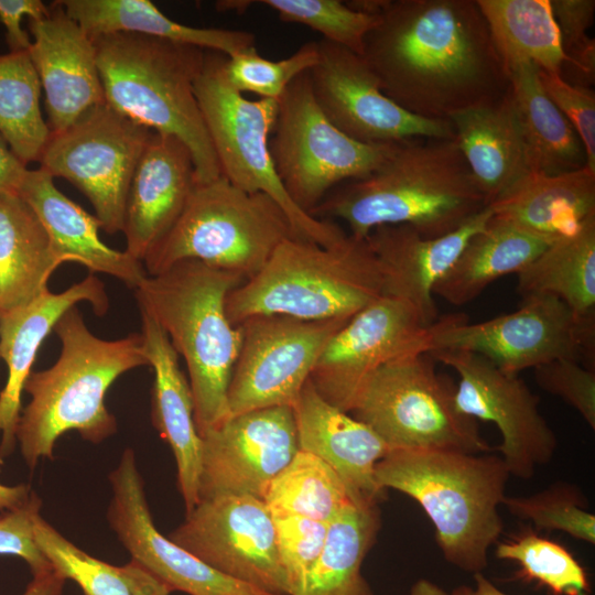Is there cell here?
Masks as SVG:
<instances>
[{
  "label": "cell",
  "mask_w": 595,
  "mask_h": 595,
  "mask_svg": "<svg viewBox=\"0 0 595 595\" xmlns=\"http://www.w3.org/2000/svg\"><path fill=\"white\" fill-rule=\"evenodd\" d=\"M448 595H476L473 587L461 585L455 587Z\"/></svg>",
  "instance_id": "55"
},
{
  "label": "cell",
  "mask_w": 595,
  "mask_h": 595,
  "mask_svg": "<svg viewBox=\"0 0 595 595\" xmlns=\"http://www.w3.org/2000/svg\"><path fill=\"white\" fill-rule=\"evenodd\" d=\"M41 89L28 51L0 55V137L25 165L40 161L52 133L41 112Z\"/></svg>",
  "instance_id": "38"
},
{
  "label": "cell",
  "mask_w": 595,
  "mask_h": 595,
  "mask_svg": "<svg viewBox=\"0 0 595 595\" xmlns=\"http://www.w3.org/2000/svg\"><path fill=\"white\" fill-rule=\"evenodd\" d=\"M283 22L309 26L321 33L323 40L363 55L368 32L380 15L353 10L340 0H261Z\"/></svg>",
  "instance_id": "42"
},
{
  "label": "cell",
  "mask_w": 595,
  "mask_h": 595,
  "mask_svg": "<svg viewBox=\"0 0 595 595\" xmlns=\"http://www.w3.org/2000/svg\"><path fill=\"white\" fill-rule=\"evenodd\" d=\"M517 278L522 298L556 296L577 318L595 323V216L554 240Z\"/></svg>",
  "instance_id": "34"
},
{
  "label": "cell",
  "mask_w": 595,
  "mask_h": 595,
  "mask_svg": "<svg viewBox=\"0 0 595 595\" xmlns=\"http://www.w3.org/2000/svg\"><path fill=\"white\" fill-rule=\"evenodd\" d=\"M537 383L574 408L595 430V372L572 359H556L534 368Z\"/></svg>",
  "instance_id": "46"
},
{
  "label": "cell",
  "mask_w": 595,
  "mask_h": 595,
  "mask_svg": "<svg viewBox=\"0 0 595 595\" xmlns=\"http://www.w3.org/2000/svg\"><path fill=\"white\" fill-rule=\"evenodd\" d=\"M318 61V42L301 45L292 55L280 61L262 57L256 46L227 56L225 73L239 93H253L260 98L278 100L289 84L311 69Z\"/></svg>",
  "instance_id": "43"
},
{
  "label": "cell",
  "mask_w": 595,
  "mask_h": 595,
  "mask_svg": "<svg viewBox=\"0 0 595 595\" xmlns=\"http://www.w3.org/2000/svg\"><path fill=\"white\" fill-rule=\"evenodd\" d=\"M476 2L507 72L532 63L544 73L561 75L565 55L549 0Z\"/></svg>",
  "instance_id": "35"
},
{
  "label": "cell",
  "mask_w": 595,
  "mask_h": 595,
  "mask_svg": "<svg viewBox=\"0 0 595 595\" xmlns=\"http://www.w3.org/2000/svg\"><path fill=\"white\" fill-rule=\"evenodd\" d=\"M91 39L133 33L219 52L228 57L256 46L244 30L195 28L166 17L149 0H58Z\"/></svg>",
  "instance_id": "29"
},
{
  "label": "cell",
  "mask_w": 595,
  "mask_h": 595,
  "mask_svg": "<svg viewBox=\"0 0 595 595\" xmlns=\"http://www.w3.org/2000/svg\"><path fill=\"white\" fill-rule=\"evenodd\" d=\"M263 501L271 513L295 515L327 524L354 505L335 470L300 450L271 482Z\"/></svg>",
  "instance_id": "39"
},
{
  "label": "cell",
  "mask_w": 595,
  "mask_h": 595,
  "mask_svg": "<svg viewBox=\"0 0 595 595\" xmlns=\"http://www.w3.org/2000/svg\"><path fill=\"white\" fill-rule=\"evenodd\" d=\"M226 61V55L206 51L194 84L221 175L242 191L261 192L273 198L299 238L323 247L338 245L348 234L332 220L315 218L299 208L275 173L269 141L278 100L247 99L228 82Z\"/></svg>",
  "instance_id": "9"
},
{
  "label": "cell",
  "mask_w": 595,
  "mask_h": 595,
  "mask_svg": "<svg viewBox=\"0 0 595 595\" xmlns=\"http://www.w3.org/2000/svg\"><path fill=\"white\" fill-rule=\"evenodd\" d=\"M291 237L298 236L273 198L242 191L220 175L196 183L180 218L143 266L148 275H155L192 259L248 280Z\"/></svg>",
  "instance_id": "8"
},
{
  "label": "cell",
  "mask_w": 595,
  "mask_h": 595,
  "mask_svg": "<svg viewBox=\"0 0 595 595\" xmlns=\"http://www.w3.org/2000/svg\"><path fill=\"white\" fill-rule=\"evenodd\" d=\"M169 538L229 577L289 595L273 518L261 499L225 495L199 500Z\"/></svg>",
  "instance_id": "16"
},
{
  "label": "cell",
  "mask_w": 595,
  "mask_h": 595,
  "mask_svg": "<svg viewBox=\"0 0 595 595\" xmlns=\"http://www.w3.org/2000/svg\"><path fill=\"white\" fill-rule=\"evenodd\" d=\"M495 217L527 231L559 238L595 216V173H531L489 205Z\"/></svg>",
  "instance_id": "30"
},
{
  "label": "cell",
  "mask_w": 595,
  "mask_h": 595,
  "mask_svg": "<svg viewBox=\"0 0 595 595\" xmlns=\"http://www.w3.org/2000/svg\"><path fill=\"white\" fill-rule=\"evenodd\" d=\"M379 528L378 506L347 507L327 524L323 550L300 595H374L361 565Z\"/></svg>",
  "instance_id": "36"
},
{
  "label": "cell",
  "mask_w": 595,
  "mask_h": 595,
  "mask_svg": "<svg viewBox=\"0 0 595 595\" xmlns=\"http://www.w3.org/2000/svg\"><path fill=\"white\" fill-rule=\"evenodd\" d=\"M112 497L107 521L134 560L170 589L188 595H277L229 577L174 543L156 529L132 448L109 474Z\"/></svg>",
  "instance_id": "20"
},
{
  "label": "cell",
  "mask_w": 595,
  "mask_h": 595,
  "mask_svg": "<svg viewBox=\"0 0 595 595\" xmlns=\"http://www.w3.org/2000/svg\"><path fill=\"white\" fill-rule=\"evenodd\" d=\"M61 264L43 224L19 194L0 195V314L48 290Z\"/></svg>",
  "instance_id": "33"
},
{
  "label": "cell",
  "mask_w": 595,
  "mask_h": 595,
  "mask_svg": "<svg viewBox=\"0 0 595 595\" xmlns=\"http://www.w3.org/2000/svg\"><path fill=\"white\" fill-rule=\"evenodd\" d=\"M430 327L408 303L381 295L328 340L310 380L332 405L350 412L367 379L382 365L428 353Z\"/></svg>",
  "instance_id": "18"
},
{
  "label": "cell",
  "mask_w": 595,
  "mask_h": 595,
  "mask_svg": "<svg viewBox=\"0 0 595 595\" xmlns=\"http://www.w3.org/2000/svg\"><path fill=\"white\" fill-rule=\"evenodd\" d=\"M195 185L188 148L174 136L153 132L129 186L125 251L143 263L180 218Z\"/></svg>",
  "instance_id": "23"
},
{
  "label": "cell",
  "mask_w": 595,
  "mask_h": 595,
  "mask_svg": "<svg viewBox=\"0 0 595 595\" xmlns=\"http://www.w3.org/2000/svg\"><path fill=\"white\" fill-rule=\"evenodd\" d=\"M350 318L268 314L242 321L237 325L241 345L227 392L229 414L293 407L324 347Z\"/></svg>",
  "instance_id": "14"
},
{
  "label": "cell",
  "mask_w": 595,
  "mask_h": 595,
  "mask_svg": "<svg viewBox=\"0 0 595 595\" xmlns=\"http://www.w3.org/2000/svg\"><path fill=\"white\" fill-rule=\"evenodd\" d=\"M105 102L134 122L174 136L190 150L196 183L221 175L196 96L205 50L133 33L93 39Z\"/></svg>",
  "instance_id": "6"
},
{
  "label": "cell",
  "mask_w": 595,
  "mask_h": 595,
  "mask_svg": "<svg viewBox=\"0 0 595 595\" xmlns=\"http://www.w3.org/2000/svg\"><path fill=\"white\" fill-rule=\"evenodd\" d=\"M53 331L62 343L50 368L32 371L24 385L30 396L21 409L17 444L29 469L42 458H53L57 440L69 431L91 443L117 432L116 418L105 404L110 386L122 374L150 366L141 334L108 340L95 336L74 306Z\"/></svg>",
  "instance_id": "3"
},
{
  "label": "cell",
  "mask_w": 595,
  "mask_h": 595,
  "mask_svg": "<svg viewBox=\"0 0 595 595\" xmlns=\"http://www.w3.org/2000/svg\"><path fill=\"white\" fill-rule=\"evenodd\" d=\"M363 57L381 90L407 111L448 120L509 88L476 0H387Z\"/></svg>",
  "instance_id": "1"
},
{
  "label": "cell",
  "mask_w": 595,
  "mask_h": 595,
  "mask_svg": "<svg viewBox=\"0 0 595 595\" xmlns=\"http://www.w3.org/2000/svg\"><path fill=\"white\" fill-rule=\"evenodd\" d=\"M510 474L498 455L446 450H391L376 465L382 489L415 500L435 528L444 559L482 573L504 531L499 507Z\"/></svg>",
  "instance_id": "4"
},
{
  "label": "cell",
  "mask_w": 595,
  "mask_h": 595,
  "mask_svg": "<svg viewBox=\"0 0 595 595\" xmlns=\"http://www.w3.org/2000/svg\"><path fill=\"white\" fill-rule=\"evenodd\" d=\"M299 450L331 466L355 506L375 507L383 497L376 465L391 450L365 423L324 400L309 379L292 407Z\"/></svg>",
  "instance_id": "24"
},
{
  "label": "cell",
  "mask_w": 595,
  "mask_h": 595,
  "mask_svg": "<svg viewBox=\"0 0 595 595\" xmlns=\"http://www.w3.org/2000/svg\"><path fill=\"white\" fill-rule=\"evenodd\" d=\"M459 350L480 355L500 370L519 375L556 359L594 366L595 323L584 322L559 298L523 296L508 314L469 323L462 314L437 318L430 327L428 353Z\"/></svg>",
  "instance_id": "12"
},
{
  "label": "cell",
  "mask_w": 595,
  "mask_h": 595,
  "mask_svg": "<svg viewBox=\"0 0 595 595\" xmlns=\"http://www.w3.org/2000/svg\"><path fill=\"white\" fill-rule=\"evenodd\" d=\"M502 506L540 530H556L589 544L595 543V516L588 500L574 484L556 482L530 496H506Z\"/></svg>",
  "instance_id": "41"
},
{
  "label": "cell",
  "mask_w": 595,
  "mask_h": 595,
  "mask_svg": "<svg viewBox=\"0 0 595 595\" xmlns=\"http://www.w3.org/2000/svg\"><path fill=\"white\" fill-rule=\"evenodd\" d=\"M558 26L565 65L576 73L578 86L588 87L595 77V41L587 35L595 14L594 0H549Z\"/></svg>",
  "instance_id": "45"
},
{
  "label": "cell",
  "mask_w": 595,
  "mask_h": 595,
  "mask_svg": "<svg viewBox=\"0 0 595 595\" xmlns=\"http://www.w3.org/2000/svg\"><path fill=\"white\" fill-rule=\"evenodd\" d=\"M508 78L531 173L558 175L585 167L584 145L547 95L539 68L532 63H522L508 69Z\"/></svg>",
  "instance_id": "31"
},
{
  "label": "cell",
  "mask_w": 595,
  "mask_h": 595,
  "mask_svg": "<svg viewBox=\"0 0 595 595\" xmlns=\"http://www.w3.org/2000/svg\"><path fill=\"white\" fill-rule=\"evenodd\" d=\"M26 171V165L0 137V195L18 194Z\"/></svg>",
  "instance_id": "50"
},
{
  "label": "cell",
  "mask_w": 595,
  "mask_h": 595,
  "mask_svg": "<svg viewBox=\"0 0 595 595\" xmlns=\"http://www.w3.org/2000/svg\"><path fill=\"white\" fill-rule=\"evenodd\" d=\"M428 353L379 367L359 391L351 411L390 450L491 451L476 420L459 412L456 387L440 375Z\"/></svg>",
  "instance_id": "10"
},
{
  "label": "cell",
  "mask_w": 595,
  "mask_h": 595,
  "mask_svg": "<svg viewBox=\"0 0 595 595\" xmlns=\"http://www.w3.org/2000/svg\"><path fill=\"white\" fill-rule=\"evenodd\" d=\"M153 131L105 101L51 137L41 169L82 192L108 234L122 231L126 201L137 164Z\"/></svg>",
  "instance_id": "13"
},
{
  "label": "cell",
  "mask_w": 595,
  "mask_h": 595,
  "mask_svg": "<svg viewBox=\"0 0 595 595\" xmlns=\"http://www.w3.org/2000/svg\"><path fill=\"white\" fill-rule=\"evenodd\" d=\"M34 540L53 569L74 581L84 595H170L169 586L134 560L118 566L79 549L37 512Z\"/></svg>",
  "instance_id": "37"
},
{
  "label": "cell",
  "mask_w": 595,
  "mask_h": 595,
  "mask_svg": "<svg viewBox=\"0 0 595 595\" xmlns=\"http://www.w3.org/2000/svg\"><path fill=\"white\" fill-rule=\"evenodd\" d=\"M556 239L527 231L493 215L486 227L468 240L434 286L433 294L453 305L469 303L497 279L517 275Z\"/></svg>",
  "instance_id": "32"
},
{
  "label": "cell",
  "mask_w": 595,
  "mask_h": 595,
  "mask_svg": "<svg viewBox=\"0 0 595 595\" xmlns=\"http://www.w3.org/2000/svg\"><path fill=\"white\" fill-rule=\"evenodd\" d=\"M245 281L188 259L147 275L136 289L140 312L158 322L185 361L199 434L230 416L227 392L241 329L229 322L226 300Z\"/></svg>",
  "instance_id": "5"
},
{
  "label": "cell",
  "mask_w": 595,
  "mask_h": 595,
  "mask_svg": "<svg viewBox=\"0 0 595 595\" xmlns=\"http://www.w3.org/2000/svg\"><path fill=\"white\" fill-rule=\"evenodd\" d=\"M84 301L98 316L109 307L104 284L93 274L63 292L47 290L32 302L0 314V358L8 367V379L0 392V464L17 446L21 397L40 346L62 315Z\"/></svg>",
  "instance_id": "25"
},
{
  "label": "cell",
  "mask_w": 595,
  "mask_h": 595,
  "mask_svg": "<svg viewBox=\"0 0 595 595\" xmlns=\"http://www.w3.org/2000/svg\"><path fill=\"white\" fill-rule=\"evenodd\" d=\"M65 577L53 567L32 575L22 595H63Z\"/></svg>",
  "instance_id": "51"
},
{
  "label": "cell",
  "mask_w": 595,
  "mask_h": 595,
  "mask_svg": "<svg viewBox=\"0 0 595 595\" xmlns=\"http://www.w3.org/2000/svg\"><path fill=\"white\" fill-rule=\"evenodd\" d=\"M271 515L289 595H300L311 569L323 550L327 523L289 513Z\"/></svg>",
  "instance_id": "44"
},
{
  "label": "cell",
  "mask_w": 595,
  "mask_h": 595,
  "mask_svg": "<svg viewBox=\"0 0 595 595\" xmlns=\"http://www.w3.org/2000/svg\"><path fill=\"white\" fill-rule=\"evenodd\" d=\"M28 50L45 94L52 133L73 125L84 112L105 101L93 39L58 1L50 13L29 20Z\"/></svg>",
  "instance_id": "21"
},
{
  "label": "cell",
  "mask_w": 595,
  "mask_h": 595,
  "mask_svg": "<svg viewBox=\"0 0 595 595\" xmlns=\"http://www.w3.org/2000/svg\"><path fill=\"white\" fill-rule=\"evenodd\" d=\"M393 144L361 143L338 130L318 107L306 71L278 99L269 149L285 192L311 215L336 186L378 169Z\"/></svg>",
  "instance_id": "11"
},
{
  "label": "cell",
  "mask_w": 595,
  "mask_h": 595,
  "mask_svg": "<svg viewBox=\"0 0 595 595\" xmlns=\"http://www.w3.org/2000/svg\"><path fill=\"white\" fill-rule=\"evenodd\" d=\"M473 575L476 584L474 588L476 595H508L489 581L483 572Z\"/></svg>",
  "instance_id": "54"
},
{
  "label": "cell",
  "mask_w": 595,
  "mask_h": 595,
  "mask_svg": "<svg viewBox=\"0 0 595 595\" xmlns=\"http://www.w3.org/2000/svg\"><path fill=\"white\" fill-rule=\"evenodd\" d=\"M18 194L46 229L60 264L79 263L90 272L111 275L134 290L147 278L142 261L108 247L99 238L98 218L65 196L43 169L28 170Z\"/></svg>",
  "instance_id": "27"
},
{
  "label": "cell",
  "mask_w": 595,
  "mask_h": 595,
  "mask_svg": "<svg viewBox=\"0 0 595 595\" xmlns=\"http://www.w3.org/2000/svg\"><path fill=\"white\" fill-rule=\"evenodd\" d=\"M448 120L487 206L531 174L509 88L500 99L456 111Z\"/></svg>",
  "instance_id": "28"
},
{
  "label": "cell",
  "mask_w": 595,
  "mask_h": 595,
  "mask_svg": "<svg viewBox=\"0 0 595 595\" xmlns=\"http://www.w3.org/2000/svg\"><path fill=\"white\" fill-rule=\"evenodd\" d=\"M141 313L144 354L154 371L152 424L169 444L177 467V485L186 513L199 501L202 437L194 418V400L178 355L158 322Z\"/></svg>",
  "instance_id": "26"
},
{
  "label": "cell",
  "mask_w": 595,
  "mask_h": 595,
  "mask_svg": "<svg viewBox=\"0 0 595 595\" xmlns=\"http://www.w3.org/2000/svg\"><path fill=\"white\" fill-rule=\"evenodd\" d=\"M41 507L42 500L33 493L25 506L0 515V555L22 559L32 575L53 567L34 540L33 518L41 512Z\"/></svg>",
  "instance_id": "48"
},
{
  "label": "cell",
  "mask_w": 595,
  "mask_h": 595,
  "mask_svg": "<svg viewBox=\"0 0 595 595\" xmlns=\"http://www.w3.org/2000/svg\"><path fill=\"white\" fill-rule=\"evenodd\" d=\"M495 554L513 561L521 575L537 581L554 595H588L589 584L584 567L564 547L528 531L498 543Z\"/></svg>",
  "instance_id": "40"
},
{
  "label": "cell",
  "mask_w": 595,
  "mask_h": 595,
  "mask_svg": "<svg viewBox=\"0 0 595 595\" xmlns=\"http://www.w3.org/2000/svg\"><path fill=\"white\" fill-rule=\"evenodd\" d=\"M485 207L455 139L413 138L394 143L368 176L332 190L311 215L342 219L359 239L383 225H409L435 238Z\"/></svg>",
  "instance_id": "2"
},
{
  "label": "cell",
  "mask_w": 595,
  "mask_h": 595,
  "mask_svg": "<svg viewBox=\"0 0 595 595\" xmlns=\"http://www.w3.org/2000/svg\"><path fill=\"white\" fill-rule=\"evenodd\" d=\"M33 491L28 484L4 485L0 483V511H13L25 506Z\"/></svg>",
  "instance_id": "52"
},
{
  "label": "cell",
  "mask_w": 595,
  "mask_h": 595,
  "mask_svg": "<svg viewBox=\"0 0 595 595\" xmlns=\"http://www.w3.org/2000/svg\"><path fill=\"white\" fill-rule=\"evenodd\" d=\"M199 500L247 495L263 500L271 482L299 452L292 407L230 415L202 434Z\"/></svg>",
  "instance_id": "19"
},
{
  "label": "cell",
  "mask_w": 595,
  "mask_h": 595,
  "mask_svg": "<svg viewBox=\"0 0 595 595\" xmlns=\"http://www.w3.org/2000/svg\"><path fill=\"white\" fill-rule=\"evenodd\" d=\"M317 42L318 61L309 69L312 94L343 133L367 144L455 139L450 120L413 115L386 96L361 55L323 39Z\"/></svg>",
  "instance_id": "17"
},
{
  "label": "cell",
  "mask_w": 595,
  "mask_h": 595,
  "mask_svg": "<svg viewBox=\"0 0 595 595\" xmlns=\"http://www.w3.org/2000/svg\"><path fill=\"white\" fill-rule=\"evenodd\" d=\"M381 295L380 266L366 239L348 234L338 245L323 247L291 237L258 273L228 294L226 313L235 326L268 314L350 318Z\"/></svg>",
  "instance_id": "7"
},
{
  "label": "cell",
  "mask_w": 595,
  "mask_h": 595,
  "mask_svg": "<svg viewBox=\"0 0 595 595\" xmlns=\"http://www.w3.org/2000/svg\"><path fill=\"white\" fill-rule=\"evenodd\" d=\"M493 215L487 206L456 230L435 238L423 237L409 225L372 229L365 239L380 266L382 295L408 303L431 326L439 318L434 286Z\"/></svg>",
  "instance_id": "22"
},
{
  "label": "cell",
  "mask_w": 595,
  "mask_h": 595,
  "mask_svg": "<svg viewBox=\"0 0 595 595\" xmlns=\"http://www.w3.org/2000/svg\"><path fill=\"white\" fill-rule=\"evenodd\" d=\"M409 595H448V593L432 581L421 578L412 585Z\"/></svg>",
  "instance_id": "53"
},
{
  "label": "cell",
  "mask_w": 595,
  "mask_h": 595,
  "mask_svg": "<svg viewBox=\"0 0 595 595\" xmlns=\"http://www.w3.org/2000/svg\"><path fill=\"white\" fill-rule=\"evenodd\" d=\"M50 13V6L41 0H0V22L6 29V39L10 52L28 51L31 37L21 26L24 17L37 20Z\"/></svg>",
  "instance_id": "49"
},
{
  "label": "cell",
  "mask_w": 595,
  "mask_h": 595,
  "mask_svg": "<svg viewBox=\"0 0 595 595\" xmlns=\"http://www.w3.org/2000/svg\"><path fill=\"white\" fill-rule=\"evenodd\" d=\"M547 95L570 121L586 153V167L595 173V94L588 87L570 84L561 75L539 69Z\"/></svg>",
  "instance_id": "47"
},
{
  "label": "cell",
  "mask_w": 595,
  "mask_h": 595,
  "mask_svg": "<svg viewBox=\"0 0 595 595\" xmlns=\"http://www.w3.org/2000/svg\"><path fill=\"white\" fill-rule=\"evenodd\" d=\"M428 354L458 375L455 404L459 412L497 426L501 435L497 450L510 476L529 479L538 466L552 459L558 437L540 412L539 397L518 375L507 374L474 353Z\"/></svg>",
  "instance_id": "15"
}]
</instances>
